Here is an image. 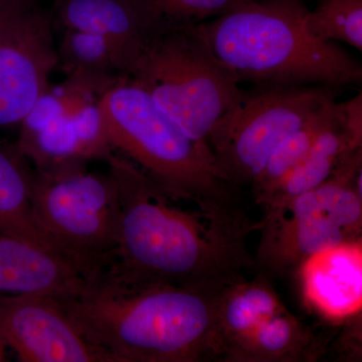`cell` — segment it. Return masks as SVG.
<instances>
[{
	"label": "cell",
	"mask_w": 362,
	"mask_h": 362,
	"mask_svg": "<svg viewBox=\"0 0 362 362\" xmlns=\"http://www.w3.org/2000/svg\"><path fill=\"white\" fill-rule=\"evenodd\" d=\"M106 161L122 214L113 259L94 284L223 291L255 271L247 240L262 221L239 204L173 194L115 151Z\"/></svg>",
	"instance_id": "6da1fadb"
},
{
	"label": "cell",
	"mask_w": 362,
	"mask_h": 362,
	"mask_svg": "<svg viewBox=\"0 0 362 362\" xmlns=\"http://www.w3.org/2000/svg\"><path fill=\"white\" fill-rule=\"evenodd\" d=\"M223 291L89 284L78 296L56 299L82 334L114 362H207L221 359Z\"/></svg>",
	"instance_id": "7a4b0ae2"
},
{
	"label": "cell",
	"mask_w": 362,
	"mask_h": 362,
	"mask_svg": "<svg viewBox=\"0 0 362 362\" xmlns=\"http://www.w3.org/2000/svg\"><path fill=\"white\" fill-rule=\"evenodd\" d=\"M304 0H251L201 23L216 58L255 87L361 84L359 61L307 30Z\"/></svg>",
	"instance_id": "3957f363"
},
{
	"label": "cell",
	"mask_w": 362,
	"mask_h": 362,
	"mask_svg": "<svg viewBox=\"0 0 362 362\" xmlns=\"http://www.w3.org/2000/svg\"><path fill=\"white\" fill-rule=\"evenodd\" d=\"M112 148L180 197L238 204L239 189L216 168L206 145L189 137L126 78L100 98Z\"/></svg>",
	"instance_id": "277c9868"
},
{
	"label": "cell",
	"mask_w": 362,
	"mask_h": 362,
	"mask_svg": "<svg viewBox=\"0 0 362 362\" xmlns=\"http://www.w3.org/2000/svg\"><path fill=\"white\" fill-rule=\"evenodd\" d=\"M127 78L192 139L206 146L214 125L245 94L233 71L214 54L201 23L150 32Z\"/></svg>",
	"instance_id": "5b68a950"
},
{
	"label": "cell",
	"mask_w": 362,
	"mask_h": 362,
	"mask_svg": "<svg viewBox=\"0 0 362 362\" xmlns=\"http://www.w3.org/2000/svg\"><path fill=\"white\" fill-rule=\"evenodd\" d=\"M32 204L35 225L54 252L90 284L98 282L110 266L120 233V199L110 173L33 169Z\"/></svg>",
	"instance_id": "8992f818"
},
{
	"label": "cell",
	"mask_w": 362,
	"mask_h": 362,
	"mask_svg": "<svg viewBox=\"0 0 362 362\" xmlns=\"http://www.w3.org/2000/svg\"><path fill=\"white\" fill-rule=\"evenodd\" d=\"M361 175L362 154L356 153L297 197L277 220L262 226L255 271L285 276L324 250L361 240Z\"/></svg>",
	"instance_id": "52a82bcc"
},
{
	"label": "cell",
	"mask_w": 362,
	"mask_h": 362,
	"mask_svg": "<svg viewBox=\"0 0 362 362\" xmlns=\"http://www.w3.org/2000/svg\"><path fill=\"white\" fill-rule=\"evenodd\" d=\"M342 89L309 85L245 92L209 133L216 168L238 189L250 187L278 145L337 101Z\"/></svg>",
	"instance_id": "ba28073f"
},
{
	"label": "cell",
	"mask_w": 362,
	"mask_h": 362,
	"mask_svg": "<svg viewBox=\"0 0 362 362\" xmlns=\"http://www.w3.org/2000/svg\"><path fill=\"white\" fill-rule=\"evenodd\" d=\"M218 338L223 362L316 361L327 343L288 310L261 273L221 293Z\"/></svg>",
	"instance_id": "9c48e42d"
},
{
	"label": "cell",
	"mask_w": 362,
	"mask_h": 362,
	"mask_svg": "<svg viewBox=\"0 0 362 362\" xmlns=\"http://www.w3.org/2000/svg\"><path fill=\"white\" fill-rule=\"evenodd\" d=\"M51 13L40 4L0 37V126L21 124L49 89L58 66Z\"/></svg>",
	"instance_id": "30bf717a"
},
{
	"label": "cell",
	"mask_w": 362,
	"mask_h": 362,
	"mask_svg": "<svg viewBox=\"0 0 362 362\" xmlns=\"http://www.w3.org/2000/svg\"><path fill=\"white\" fill-rule=\"evenodd\" d=\"M0 339L23 362H114L56 298L0 295Z\"/></svg>",
	"instance_id": "8fae6325"
},
{
	"label": "cell",
	"mask_w": 362,
	"mask_h": 362,
	"mask_svg": "<svg viewBox=\"0 0 362 362\" xmlns=\"http://www.w3.org/2000/svg\"><path fill=\"white\" fill-rule=\"evenodd\" d=\"M21 125L14 145L40 173L86 168L88 162L106 160L114 152L99 102L73 115H59L40 99Z\"/></svg>",
	"instance_id": "7c38bea8"
},
{
	"label": "cell",
	"mask_w": 362,
	"mask_h": 362,
	"mask_svg": "<svg viewBox=\"0 0 362 362\" xmlns=\"http://www.w3.org/2000/svg\"><path fill=\"white\" fill-rule=\"evenodd\" d=\"M51 16L54 28L101 37L126 78L149 33L133 0H54Z\"/></svg>",
	"instance_id": "4fadbf2b"
},
{
	"label": "cell",
	"mask_w": 362,
	"mask_h": 362,
	"mask_svg": "<svg viewBox=\"0 0 362 362\" xmlns=\"http://www.w3.org/2000/svg\"><path fill=\"white\" fill-rule=\"evenodd\" d=\"M90 283L63 257L28 240L0 233V295L76 297Z\"/></svg>",
	"instance_id": "5bb4252c"
},
{
	"label": "cell",
	"mask_w": 362,
	"mask_h": 362,
	"mask_svg": "<svg viewBox=\"0 0 362 362\" xmlns=\"http://www.w3.org/2000/svg\"><path fill=\"white\" fill-rule=\"evenodd\" d=\"M305 299L314 310L334 321L361 313V240L329 247L298 269Z\"/></svg>",
	"instance_id": "9a60e30c"
},
{
	"label": "cell",
	"mask_w": 362,
	"mask_h": 362,
	"mask_svg": "<svg viewBox=\"0 0 362 362\" xmlns=\"http://www.w3.org/2000/svg\"><path fill=\"white\" fill-rule=\"evenodd\" d=\"M361 148V145L354 142L347 132L337 102L334 118L316 138L301 163L293 169L271 199L262 206L264 209L262 226L277 220L297 197L327 180L344 159Z\"/></svg>",
	"instance_id": "2e32d148"
},
{
	"label": "cell",
	"mask_w": 362,
	"mask_h": 362,
	"mask_svg": "<svg viewBox=\"0 0 362 362\" xmlns=\"http://www.w3.org/2000/svg\"><path fill=\"white\" fill-rule=\"evenodd\" d=\"M33 173L32 164L16 145L0 146V233L28 240L56 252L33 218Z\"/></svg>",
	"instance_id": "e0dca14e"
},
{
	"label": "cell",
	"mask_w": 362,
	"mask_h": 362,
	"mask_svg": "<svg viewBox=\"0 0 362 362\" xmlns=\"http://www.w3.org/2000/svg\"><path fill=\"white\" fill-rule=\"evenodd\" d=\"M57 54L58 66L65 71L66 82L99 98L126 78L116 68L104 40L97 35L62 30Z\"/></svg>",
	"instance_id": "ac0fdd59"
},
{
	"label": "cell",
	"mask_w": 362,
	"mask_h": 362,
	"mask_svg": "<svg viewBox=\"0 0 362 362\" xmlns=\"http://www.w3.org/2000/svg\"><path fill=\"white\" fill-rule=\"evenodd\" d=\"M337 105V101H334L324 107L272 152L265 166L250 185L256 204L263 206L293 169L301 163L316 138L334 118Z\"/></svg>",
	"instance_id": "d6986e66"
},
{
	"label": "cell",
	"mask_w": 362,
	"mask_h": 362,
	"mask_svg": "<svg viewBox=\"0 0 362 362\" xmlns=\"http://www.w3.org/2000/svg\"><path fill=\"white\" fill-rule=\"evenodd\" d=\"M251 0H133L148 32L213 20Z\"/></svg>",
	"instance_id": "ffe728a7"
},
{
	"label": "cell",
	"mask_w": 362,
	"mask_h": 362,
	"mask_svg": "<svg viewBox=\"0 0 362 362\" xmlns=\"http://www.w3.org/2000/svg\"><path fill=\"white\" fill-rule=\"evenodd\" d=\"M307 30L316 39L341 42L362 49V0H316Z\"/></svg>",
	"instance_id": "44dd1931"
},
{
	"label": "cell",
	"mask_w": 362,
	"mask_h": 362,
	"mask_svg": "<svg viewBox=\"0 0 362 362\" xmlns=\"http://www.w3.org/2000/svg\"><path fill=\"white\" fill-rule=\"evenodd\" d=\"M37 4L39 0H0V37L14 21Z\"/></svg>",
	"instance_id": "7402d4cb"
},
{
	"label": "cell",
	"mask_w": 362,
	"mask_h": 362,
	"mask_svg": "<svg viewBox=\"0 0 362 362\" xmlns=\"http://www.w3.org/2000/svg\"><path fill=\"white\" fill-rule=\"evenodd\" d=\"M7 347L4 342L0 339V361H4V357H6V349Z\"/></svg>",
	"instance_id": "603a6c76"
}]
</instances>
